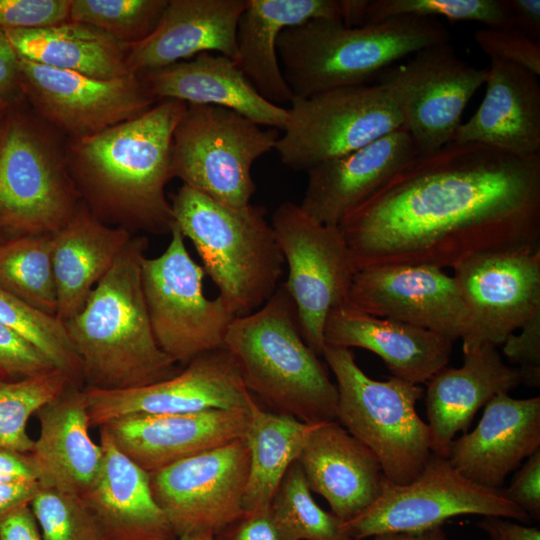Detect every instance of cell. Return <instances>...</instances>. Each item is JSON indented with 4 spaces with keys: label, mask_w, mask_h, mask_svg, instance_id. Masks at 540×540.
Returning <instances> with one entry per match:
<instances>
[{
    "label": "cell",
    "mask_w": 540,
    "mask_h": 540,
    "mask_svg": "<svg viewBox=\"0 0 540 540\" xmlns=\"http://www.w3.org/2000/svg\"><path fill=\"white\" fill-rule=\"evenodd\" d=\"M36 414L40 433L31 454L38 467L39 486L82 496L95 481L103 460L101 445L89 435L84 388L69 385Z\"/></svg>",
    "instance_id": "f1b7e54d"
},
{
    "label": "cell",
    "mask_w": 540,
    "mask_h": 540,
    "mask_svg": "<svg viewBox=\"0 0 540 540\" xmlns=\"http://www.w3.org/2000/svg\"><path fill=\"white\" fill-rule=\"evenodd\" d=\"M19 58L47 67L109 80L130 74L129 46L78 22L26 30H4Z\"/></svg>",
    "instance_id": "d6a6232c"
},
{
    "label": "cell",
    "mask_w": 540,
    "mask_h": 540,
    "mask_svg": "<svg viewBox=\"0 0 540 540\" xmlns=\"http://www.w3.org/2000/svg\"><path fill=\"white\" fill-rule=\"evenodd\" d=\"M485 94L475 113L459 126L454 141L477 143L508 154H540L538 76L518 65L491 60Z\"/></svg>",
    "instance_id": "83f0119b"
},
{
    "label": "cell",
    "mask_w": 540,
    "mask_h": 540,
    "mask_svg": "<svg viewBox=\"0 0 540 540\" xmlns=\"http://www.w3.org/2000/svg\"><path fill=\"white\" fill-rule=\"evenodd\" d=\"M474 38L491 60L518 65L539 77V41L512 27L481 28L475 33Z\"/></svg>",
    "instance_id": "b9f144b4"
},
{
    "label": "cell",
    "mask_w": 540,
    "mask_h": 540,
    "mask_svg": "<svg viewBox=\"0 0 540 540\" xmlns=\"http://www.w3.org/2000/svg\"><path fill=\"white\" fill-rule=\"evenodd\" d=\"M404 16L512 27L505 0H369L363 25Z\"/></svg>",
    "instance_id": "ab89813d"
},
{
    "label": "cell",
    "mask_w": 540,
    "mask_h": 540,
    "mask_svg": "<svg viewBox=\"0 0 540 540\" xmlns=\"http://www.w3.org/2000/svg\"><path fill=\"white\" fill-rule=\"evenodd\" d=\"M0 288L56 316L52 235L15 236L0 242Z\"/></svg>",
    "instance_id": "e575fe53"
},
{
    "label": "cell",
    "mask_w": 540,
    "mask_h": 540,
    "mask_svg": "<svg viewBox=\"0 0 540 540\" xmlns=\"http://www.w3.org/2000/svg\"><path fill=\"white\" fill-rule=\"evenodd\" d=\"M369 0H339L340 17L347 27L363 25Z\"/></svg>",
    "instance_id": "9f6ffc18"
},
{
    "label": "cell",
    "mask_w": 540,
    "mask_h": 540,
    "mask_svg": "<svg viewBox=\"0 0 540 540\" xmlns=\"http://www.w3.org/2000/svg\"><path fill=\"white\" fill-rule=\"evenodd\" d=\"M0 540H43L30 504L16 508L0 521Z\"/></svg>",
    "instance_id": "681fc988"
},
{
    "label": "cell",
    "mask_w": 540,
    "mask_h": 540,
    "mask_svg": "<svg viewBox=\"0 0 540 540\" xmlns=\"http://www.w3.org/2000/svg\"><path fill=\"white\" fill-rule=\"evenodd\" d=\"M5 113H6L5 110L0 109V125H1V123H2V121H3V118H4V116H5Z\"/></svg>",
    "instance_id": "680465c9"
},
{
    "label": "cell",
    "mask_w": 540,
    "mask_h": 540,
    "mask_svg": "<svg viewBox=\"0 0 540 540\" xmlns=\"http://www.w3.org/2000/svg\"><path fill=\"white\" fill-rule=\"evenodd\" d=\"M38 467L32 454L0 448V482L37 481Z\"/></svg>",
    "instance_id": "f907efd6"
},
{
    "label": "cell",
    "mask_w": 540,
    "mask_h": 540,
    "mask_svg": "<svg viewBox=\"0 0 540 540\" xmlns=\"http://www.w3.org/2000/svg\"><path fill=\"white\" fill-rule=\"evenodd\" d=\"M479 527L490 540H540L538 527H528L499 516H484Z\"/></svg>",
    "instance_id": "816d5d0a"
},
{
    "label": "cell",
    "mask_w": 540,
    "mask_h": 540,
    "mask_svg": "<svg viewBox=\"0 0 540 540\" xmlns=\"http://www.w3.org/2000/svg\"><path fill=\"white\" fill-rule=\"evenodd\" d=\"M187 104L165 99L96 135L72 139L68 170L97 207L153 232L170 231L165 186L173 178V132Z\"/></svg>",
    "instance_id": "7a4b0ae2"
},
{
    "label": "cell",
    "mask_w": 540,
    "mask_h": 540,
    "mask_svg": "<svg viewBox=\"0 0 540 540\" xmlns=\"http://www.w3.org/2000/svg\"><path fill=\"white\" fill-rule=\"evenodd\" d=\"M486 78L487 68L469 65L447 42L389 67L377 84L396 106L417 153L425 154L454 141L468 102Z\"/></svg>",
    "instance_id": "5bb4252c"
},
{
    "label": "cell",
    "mask_w": 540,
    "mask_h": 540,
    "mask_svg": "<svg viewBox=\"0 0 540 540\" xmlns=\"http://www.w3.org/2000/svg\"><path fill=\"white\" fill-rule=\"evenodd\" d=\"M446 27L430 18L396 17L347 27L337 19H312L283 30L277 52L294 97L365 85L398 60L449 42Z\"/></svg>",
    "instance_id": "5b68a950"
},
{
    "label": "cell",
    "mask_w": 540,
    "mask_h": 540,
    "mask_svg": "<svg viewBox=\"0 0 540 540\" xmlns=\"http://www.w3.org/2000/svg\"><path fill=\"white\" fill-rule=\"evenodd\" d=\"M507 489L505 496L530 518H540V450L531 455Z\"/></svg>",
    "instance_id": "bcb514c9"
},
{
    "label": "cell",
    "mask_w": 540,
    "mask_h": 540,
    "mask_svg": "<svg viewBox=\"0 0 540 540\" xmlns=\"http://www.w3.org/2000/svg\"><path fill=\"white\" fill-rule=\"evenodd\" d=\"M130 239L125 229L106 226L83 207L52 234L58 319L64 323L84 307Z\"/></svg>",
    "instance_id": "1f68e13d"
},
{
    "label": "cell",
    "mask_w": 540,
    "mask_h": 540,
    "mask_svg": "<svg viewBox=\"0 0 540 540\" xmlns=\"http://www.w3.org/2000/svg\"><path fill=\"white\" fill-rule=\"evenodd\" d=\"M452 269L467 311L463 353L503 344L540 312V250L480 254Z\"/></svg>",
    "instance_id": "e0dca14e"
},
{
    "label": "cell",
    "mask_w": 540,
    "mask_h": 540,
    "mask_svg": "<svg viewBox=\"0 0 540 540\" xmlns=\"http://www.w3.org/2000/svg\"><path fill=\"white\" fill-rule=\"evenodd\" d=\"M157 101L174 99L233 110L260 126L284 129L288 110L262 97L238 67L223 55L204 52L140 75Z\"/></svg>",
    "instance_id": "f546056e"
},
{
    "label": "cell",
    "mask_w": 540,
    "mask_h": 540,
    "mask_svg": "<svg viewBox=\"0 0 540 540\" xmlns=\"http://www.w3.org/2000/svg\"><path fill=\"white\" fill-rule=\"evenodd\" d=\"M297 461L288 469L271 504L270 512L290 540H352L345 522L323 510L314 500Z\"/></svg>",
    "instance_id": "8d00e7d4"
},
{
    "label": "cell",
    "mask_w": 540,
    "mask_h": 540,
    "mask_svg": "<svg viewBox=\"0 0 540 540\" xmlns=\"http://www.w3.org/2000/svg\"><path fill=\"white\" fill-rule=\"evenodd\" d=\"M0 324L33 345L73 385L82 388V363L60 319L0 288Z\"/></svg>",
    "instance_id": "d590c367"
},
{
    "label": "cell",
    "mask_w": 540,
    "mask_h": 540,
    "mask_svg": "<svg viewBox=\"0 0 540 540\" xmlns=\"http://www.w3.org/2000/svg\"><path fill=\"white\" fill-rule=\"evenodd\" d=\"M319 18L341 20L339 0H247L237 27L235 62L269 102L281 106L294 97L278 58L281 32Z\"/></svg>",
    "instance_id": "4dcf8cb0"
},
{
    "label": "cell",
    "mask_w": 540,
    "mask_h": 540,
    "mask_svg": "<svg viewBox=\"0 0 540 540\" xmlns=\"http://www.w3.org/2000/svg\"><path fill=\"white\" fill-rule=\"evenodd\" d=\"M404 127L307 170L300 207L320 223L338 226L344 217L417 155Z\"/></svg>",
    "instance_id": "603a6c76"
},
{
    "label": "cell",
    "mask_w": 540,
    "mask_h": 540,
    "mask_svg": "<svg viewBox=\"0 0 540 540\" xmlns=\"http://www.w3.org/2000/svg\"><path fill=\"white\" fill-rule=\"evenodd\" d=\"M38 489L37 481L0 482V521L16 508L30 504Z\"/></svg>",
    "instance_id": "db71d44e"
},
{
    "label": "cell",
    "mask_w": 540,
    "mask_h": 540,
    "mask_svg": "<svg viewBox=\"0 0 540 540\" xmlns=\"http://www.w3.org/2000/svg\"><path fill=\"white\" fill-rule=\"evenodd\" d=\"M30 507L43 540H102L93 513L79 495L39 486Z\"/></svg>",
    "instance_id": "60d3db41"
},
{
    "label": "cell",
    "mask_w": 540,
    "mask_h": 540,
    "mask_svg": "<svg viewBox=\"0 0 540 540\" xmlns=\"http://www.w3.org/2000/svg\"><path fill=\"white\" fill-rule=\"evenodd\" d=\"M540 450V397L500 393L486 405L476 428L454 439L447 459L467 479L501 489L524 459Z\"/></svg>",
    "instance_id": "44dd1931"
},
{
    "label": "cell",
    "mask_w": 540,
    "mask_h": 540,
    "mask_svg": "<svg viewBox=\"0 0 540 540\" xmlns=\"http://www.w3.org/2000/svg\"><path fill=\"white\" fill-rule=\"evenodd\" d=\"M426 384L431 451L447 458L456 433L466 432L481 407L515 389L522 379L517 368L504 363L497 347L486 345L463 353L462 366H445Z\"/></svg>",
    "instance_id": "484cf974"
},
{
    "label": "cell",
    "mask_w": 540,
    "mask_h": 540,
    "mask_svg": "<svg viewBox=\"0 0 540 540\" xmlns=\"http://www.w3.org/2000/svg\"><path fill=\"white\" fill-rule=\"evenodd\" d=\"M510 334L503 343V353L509 362L518 365L522 384L530 387L540 385V312L536 313L520 329Z\"/></svg>",
    "instance_id": "f6af8a7d"
},
{
    "label": "cell",
    "mask_w": 540,
    "mask_h": 540,
    "mask_svg": "<svg viewBox=\"0 0 540 540\" xmlns=\"http://www.w3.org/2000/svg\"><path fill=\"white\" fill-rule=\"evenodd\" d=\"M249 473L244 438L149 473L155 501L177 537L213 536L240 517Z\"/></svg>",
    "instance_id": "9a60e30c"
},
{
    "label": "cell",
    "mask_w": 540,
    "mask_h": 540,
    "mask_svg": "<svg viewBox=\"0 0 540 540\" xmlns=\"http://www.w3.org/2000/svg\"><path fill=\"white\" fill-rule=\"evenodd\" d=\"M278 138L233 110L187 104L173 132L172 177L220 204L244 207L255 192L252 165Z\"/></svg>",
    "instance_id": "9c48e42d"
},
{
    "label": "cell",
    "mask_w": 540,
    "mask_h": 540,
    "mask_svg": "<svg viewBox=\"0 0 540 540\" xmlns=\"http://www.w3.org/2000/svg\"><path fill=\"white\" fill-rule=\"evenodd\" d=\"M289 105L274 149L295 170L307 171L402 127L396 106L378 84L293 97Z\"/></svg>",
    "instance_id": "7c38bea8"
},
{
    "label": "cell",
    "mask_w": 540,
    "mask_h": 540,
    "mask_svg": "<svg viewBox=\"0 0 540 540\" xmlns=\"http://www.w3.org/2000/svg\"><path fill=\"white\" fill-rule=\"evenodd\" d=\"M214 540H290L275 522L270 509L243 512L217 534Z\"/></svg>",
    "instance_id": "7dc6e473"
},
{
    "label": "cell",
    "mask_w": 540,
    "mask_h": 540,
    "mask_svg": "<svg viewBox=\"0 0 540 540\" xmlns=\"http://www.w3.org/2000/svg\"><path fill=\"white\" fill-rule=\"evenodd\" d=\"M512 28H515L534 40L540 38V1L505 0Z\"/></svg>",
    "instance_id": "f5cc1de1"
},
{
    "label": "cell",
    "mask_w": 540,
    "mask_h": 540,
    "mask_svg": "<svg viewBox=\"0 0 540 540\" xmlns=\"http://www.w3.org/2000/svg\"><path fill=\"white\" fill-rule=\"evenodd\" d=\"M246 7L247 0H168L156 29L129 46V73L142 75L204 52L235 61L238 22Z\"/></svg>",
    "instance_id": "7402d4cb"
},
{
    "label": "cell",
    "mask_w": 540,
    "mask_h": 540,
    "mask_svg": "<svg viewBox=\"0 0 540 540\" xmlns=\"http://www.w3.org/2000/svg\"><path fill=\"white\" fill-rule=\"evenodd\" d=\"M101 469L81 496L93 513L102 540H175L167 517L154 499L149 473L123 454L104 427Z\"/></svg>",
    "instance_id": "4316f807"
},
{
    "label": "cell",
    "mask_w": 540,
    "mask_h": 540,
    "mask_svg": "<svg viewBox=\"0 0 540 540\" xmlns=\"http://www.w3.org/2000/svg\"><path fill=\"white\" fill-rule=\"evenodd\" d=\"M338 227L356 269L444 270L480 254L540 250V154L452 141L405 163Z\"/></svg>",
    "instance_id": "6da1fadb"
},
{
    "label": "cell",
    "mask_w": 540,
    "mask_h": 540,
    "mask_svg": "<svg viewBox=\"0 0 540 540\" xmlns=\"http://www.w3.org/2000/svg\"><path fill=\"white\" fill-rule=\"evenodd\" d=\"M224 346L247 390L277 413L312 425L337 420V387L304 340L282 284L259 309L233 319Z\"/></svg>",
    "instance_id": "277c9868"
},
{
    "label": "cell",
    "mask_w": 540,
    "mask_h": 540,
    "mask_svg": "<svg viewBox=\"0 0 540 540\" xmlns=\"http://www.w3.org/2000/svg\"><path fill=\"white\" fill-rule=\"evenodd\" d=\"M0 377H3V376L1 375V373H0ZM4 378H5V377H4Z\"/></svg>",
    "instance_id": "91938a15"
},
{
    "label": "cell",
    "mask_w": 540,
    "mask_h": 540,
    "mask_svg": "<svg viewBox=\"0 0 540 540\" xmlns=\"http://www.w3.org/2000/svg\"><path fill=\"white\" fill-rule=\"evenodd\" d=\"M91 426L130 414H178L209 409H248L253 395L224 346L203 353L174 376L125 389L84 388Z\"/></svg>",
    "instance_id": "ac0fdd59"
},
{
    "label": "cell",
    "mask_w": 540,
    "mask_h": 540,
    "mask_svg": "<svg viewBox=\"0 0 540 540\" xmlns=\"http://www.w3.org/2000/svg\"><path fill=\"white\" fill-rule=\"evenodd\" d=\"M55 369L50 361L24 338L0 324V373L17 379Z\"/></svg>",
    "instance_id": "ee69618b"
},
{
    "label": "cell",
    "mask_w": 540,
    "mask_h": 540,
    "mask_svg": "<svg viewBox=\"0 0 540 540\" xmlns=\"http://www.w3.org/2000/svg\"><path fill=\"white\" fill-rule=\"evenodd\" d=\"M71 0H0V28L40 29L69 21Z\"/></svg>",
    "instance_id": "7bdbcfd3"
},
{
    "label": "cell",
    "mask_w": 540,
    "mask_h": 540,
    "mask_svg": "<svg viewBox=\"0 0 540 540\" xmlns=\"http://www.w3.org/2000/svg\"><path fill=\"white\" fill-rule=\"evenodd\" d=\"M322 357L337 382V421L375 454L389 483L412 481L432 455L429 427L416 411L423 389L394 376L370 378L349 348L326 344Z\"/></svg>",
    "instance_id": "52a82bcc"
},
{
    "label": "cell",
    "mask_w": 540,
    "mask_h": 540,
    "mask_svg": "<svg viewBox=\"0 0 540 540\" xmlns=\"http://www.w3.org/2000/svg\"><path fill=\"white\" fill-rule=\"evenodd\" d=\"M71 384L57 369L17 379L0 377V448L31 453L30 417Z\"/></svg>",
    "instance_id": "74e56055"
},
{
    "label": "cell",
    "mask_w": 540,
    "mask_h": 540,
    "mask_svg": "<svg viewBox=\"0 0 540 540\" xmlns=\"http://www.w3.org/2000/svg\"><path fill=\"white\" fill-rule=\"evenodd\" d=\"M168 0H71L69 20L133 45L157 27Z\"/></svg>",
    "instance_id": "f35d334b"
},
{
    "label": "cell",
    "mask_w": 540,
    "mask_h": 540,
    "mask_svg": "<svg viewBox=\"0 0 540 540\" xmlns=\"http://www.w3.org/2000/svg\"><path fill=\"white\" fill-rule=\"evenodd\" d=\"M77 209L65 154L52 134L36 118L8 109L0 125V228L52 235Z\"/></svg>",
    "instance_id": "ba28073f"
},
{
    "label": "cell",
    "mask_w": 540,
    "mask_h": 540,
    "mask_svg": "<svg viewBox=\"0 0 540 540\" xmlns=\"http://www.w3.org/2000/svg\"><path fill=\"white\" fill-rule=\"evenodd\" d=\"M325 344L378 355L392 376L419 385L447 366L453 342L420 327L365 313L348 303L329 313Z\"/></svg>",
    "instance_id": "d4e9b609"
},
{
    "label": "cell",
    "mask_w": 540,
    "mask_h": 540,
    "mask_svg": "<svg viewBox=\"0 0 540 540\" xmlns=\"http://www.w3.org/2000/svg\"><path fill=\"white\" fill-rule=\"evenodd\" d=\"M165 251L141 260V280L151 327L159 347L174 362L224 347L235 318L223 300L203 291L204 270L190 256L184 236L172 224Z\"/></svg>",
    "instance_id": "30bf717a"
},
{
    "label": "cell",
    "mask_w": 540,
    "mask_h": 540,
    "mask_svg": "<svg viewBox=\"0 0 540 540\" xmlns=\"http://www.w3.org/2000/svg\"><path fill=\"white\" fill-rule=\"evenodd\" d=\"M499 516L528 522L530 517L503 489L479 485L458 472L447 458L431 455L422 471L404 485L386 483L381 495L345 522L352 540L382 533L441 526L459 515Z\"/></svg>",
    "instance_id": "4fadbf2b"
},
{
    "label": "cell",
    "mask_w": 540,
    "mask_h": 540,
    "mask_svg": "<svg viewBox=\"0 0 540 540\" xmlns=\"http://www.w3.org/2000/svg\"><path fill=\"white\" fill-rule=\"evenodd\" d=\"M243 436L249 450V473L243 499L245 512L265 510L289 467L297 461L313 425L273 413L252 398Z\"/></svg>",
    "instance_id": "836d02e7"
},
{
    "label": "cell",
    "mask_w": 540,
    "mask_h": 540,
    "mask_svg": "<svg viewBox=\"0 0 540 540\" xmlns=\"http://www.w3.org/2000/svg\"><path fill=\"white\" fill-rule=\"evenodd\" d=\"M21 88L37 114L71 139L136 118L157 102L140 75L102 80L19 58Z\"/></svg>",
    "instance_id": "2e32d148"
},
{
    "label": "cell",
    "mask_w": 540,
    "mask_h": 540,
    "mask_svg": "<svg viewBox=\"0 0 540 540\" xmlns=\"http://www.w3.org/2000/svg\"><path fill=\"white\" fill-rule=\"evenodd\" d=\"M146 246L131 238L84 307L64 322L88 388L132 389L178 373L151 327L141 280Z\"/></svg>",
    "instance_id": "3957f363"
},
{
    "label": "cell",
    "mask_w": 540,
    "mask_h": 540,
    "mask_svg": "<svg viewBox=\"0 0 540 540\" xmlns=\"http://www.w3.org/2000/svg\"><path fill=\"white\" fill-rule=\"evenodd\" d=\"M271 226L288 268L282 285L292 298L304 340L322 357L332 309L347 301L356 265L338 226L318 222L298 204L281 203Z\"/></svg>",
    "instance_id": "8fae6325"
},
{
    "label": "cell",
    "mask_w": 540,
    "mask_h": 540,
    "mask_svg": "<svg viewBox=\"0 0 540 540\" xmlns=\"http://www.w3.org/2000/svg\"><path fill=\"white\" fill-rule=\"evenodd\" d=\"M346 303L373 316L398 320L460 339L467 311L453 276L430 265H380L357 269Z\"/></svg>",
    "instance_id": "d6986e66"
},
{
    "label": "cell",
    "mask_w": 540,
    "mask_h": 540,
    "mask_svg": "<svg viewBox=\"0 0 540 540\" xmlns=\"http://www.w3.org/2000/svg\"><path fill=\"white\" fill-rule=\"evenodd\" d=\"M297 462L309 489L344 522L369 507L388 482L375 454L337 420L313 425Z\"/></svg>",
    "instance_id": "cb8c5ba5"
},
{
    "label": "cell",
    "mask_w": 540,
    "mask_h": 540,
    "mask_svg": "<svg viewBox=\"0 0 540 540\" xmlns=\"http://www.w3.org/2000/svg\"><path fill=\"white\" fill-rule=\"evenodd\" d=\"M170 204L173 224L192 242L232 314L259 309L278 288L285 265L265 208L226 206L186 185Z\"/></svg>",
    "instance_id": "8992f818"
},
{
    "label": "cell",
    "mask_w": 540,
    "mask_h": 540,
    "mask_svg": "<svg viewBox=\"0 0 540 540\" xmlns=\"http://www.w3.org/2000/svg\"><path fill=\"white\" fill-rule=\"evenodd\" d=\"M372 540H448L441 526L418 530L382 533L372 537Z\"/></svg>",
    "instance_id": "11a10c76"
},
{
    "label": "cell",
    "mask_w": 540,
    "mask_h": 540,
    "mask_svg": "<svg viewBox=\"0 0 540 540\" xmlns=\"http://www.w3.org/2000/svg\"><path fill=\"white\" fill-rule=\"evenodd\" d=\"M23 95L19 57L0 28V109L7 111Z\"/></svg>",
    "instance_id": "c3c4849f"
},
{
    "label": "cell",
    "mask_w": 540,
    "mask_h": 540,
    "mask_svg": "<svg viewBox=\"0 0 540 540\" xmlns=\"http://www.w3.org/2000/svg\"><path fill=\"white\" fill-rule=\"evenodd\" d=\"M248 409L130 414L101 427L123 454L151 473L242 438L248 425Z\"/></svg>",
    "instance_id": "ffe728a7"
},
{
    "label": "cell",
    "mask_w": 540,
    "mask_h": 540,
    "mask_svg": "<svg viewBox=\"0 0 540 540\" xmlns=\"http://www.w3.org/2000/svg\"><path fill=\"white\" fill-rule=\"evenodd\" d=\"M175 540H214V537L209 535L182 536L177 537Z\"/></svg>",
    "instance_id": "6f0895ef"
}]
</instances>
